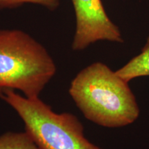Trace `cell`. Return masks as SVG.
<instances>
[{
  "label": "cell",
  "instance_id": "1",
  "mask_svg": "<svg viewBox=\"0 0 149 149\" xmlns=\"http://www.w3.org/2000/svg\"><path fill=\"white\" fill-rule=\"evenodd\" d=\"M69 94L87 120L103 127L128 126L140 113L128 81L100 61L78 72L70 83Z\"/></svg>",
  "mask_w": 149,
  "mask_h": 149
},
{
  "label": "cell",
  "instance_id": "2",
  "mask_svg": "<svg viewBox=\"0 0 149 149\" xmlns=\"http://www.w3.org/2000/svg\"><path fill=\"white\" fill-rule=\"evenodd\" d=\"M56 65L42 44L18 29H0V97L5 90L39 97L56 72Z\"/></svg>",
  "mask_w": 149,
  "mask_h": 149
},
{
  "label": "cell",
  "instance_id": "3",
  "mask_svg": "<svg viewBox=\"0 0 149 149\" xmlns=\"http://www.w3.org/2000/svg\"><path fill=\"white\" fill-rule=\"evenodd\" d=\"M0 99L17 112L41 149H101L86 138L82 124L71 113H55L39 97H26L15 90H5Z\"/></svg>",
  "mask_w": 149,
  "mask_h": 149
},
{
  "label": "cell",
  "instance_id": "4",
  "mask_svg": "<svg viewBox=\"0 0 149 149\" xmlns=\"http://www.w3.org/2000/svg\"><path fill=\"white\" fill-rule=\"evenodd\" d=\"M75 14V31L72 43L81 51L100 41L123 43L122 32L110 19L102 0H71Z\"/></svg>",
  "mask_w": 149,
  "mask_h": 149
},
{
  "label": "cell",
  "instance_id": "5",
  "mask_svg": "<svg viewBox=\"0 0 149 149\" xmlns=\"http://www.w3.org/2000/svg\"><path fill=\"white\" fill-rule=\"evenodd\" d=\"M116 72L128 82L135 78L149 76V36L140 53L116 70Z\"/></svg>",
  "mask_w": 149,
  "mask_h": 149
},
{
  "label": "cell",
  "instance_id": "6",
  "mask_svg": "<svg viewBox=\"0 0 149 149\" xmlns=\"http://www.w3.org/2000/svg\"><path fill=\"white\" fill-rule=\"evenodd\" d=\"M0 149H41L26 131L7 132L0 135Z\"/></svg>",
  "mask_w": 149,
  "mask_h": 149
},
{
  "label": "cell",
  "instance_id": "7",
  "mask_svg": "<svg viewBox=\"0 0 149 149\" xmlns=\"http://www.w3.org/2000/svg\"><path fill=\"white\" fill-rule=\"evenodd\" d=\"M28 3L41 6L53 11L60 6V0H0V9L15 8Z\"/></svg>",
  "mask_w": 149,
  "mask_h": 149
}]
</instances>
